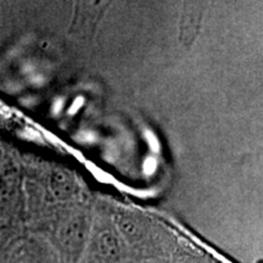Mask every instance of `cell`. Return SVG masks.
I'll use <instances>...</instances> for the list:
<instances>
[{
	"instance_id": "277c9868",
	"label": "cell",
	"mask_w": 263,
	"mask_h": 263,
	"mask_svg": "<svg viewBox=\"0 0 263 263\" xmlns=\"http://www.w3.org/2000/svg\"><path fill=\"white\" fill-rule=\"evenodd\" d=\"M6 263H61L60 258L45 238H20L10 249Z\"/></svg>"
},
{
	"instance_id": "5b68a950",
	"label": "cell",
	"mask_w": 263,
	"mask_h": 263,
	"mask_svg": "<svg viewBox=\"0 0 263 263\" xmlns=\"http://www.w3.org/2000/svg\"><path fill=\"white\" fill-rule=\"evenodd\" d=\"M209 0H185L182 21V38L190 43L195 38Z\"/></svg>"
},
{
	"instance_id": "7a4b0ae2",
	"label": "cell",
	"mask_w": 263,
	"mask_h": 263,
	"mask_svg": "<svg viewBox=\"0 0 263 263\" xmlns=\"http://www.w3.org/2000/svg\"><path fill=\"white\" fill-rule=\"evenodd\" d=\"M93 196L87 201L62 207L45 219L48 236L61 263H81L87 248Z\"/></svg>"
},
{
	"instance_id": "8992f818",
	"label": "cell",
	"mask_w": 263,
	"mask_h": 263,
	"mask_svg": "<svg viewBox=\"0 0 263 263\" xmlns=\"http://www.w3.org/2000/svg\"><path fill=\"white\" fill-rule=\"evenodd\" d=\"M167 263H216L205 252L188 242L179 241L171 254Z\"/></svg>"
},
{
	"instance_id": "52a82bcc",
	"label": "cell",
	"mask_w": 263,
	"mask_h": 263,
	"mask_svg": "<svg viewBox=\"0 0 263 263\" xmlns=\"http://www.w3.org/2000/svg\"><path fill=\"white\" fill-rule=\"evenodd\" d=\"M17 240V227L11 219L0 218V252Z\"/></svg>"
},
{
	"instance_id": "3957f363",
	"label": "cell",
	"mask_w": 263,
	"mask_h": 263,
	"mask_svg": "<svg viewBox=\"0 0 263 263\" xmlns=\"http://www.w3.org/2000/svg\"><path fill=\"white\" fill-rule=\"evenodd\" d=\"M81 263H133L114 223L111 200L93 197L89 236Z\"/></svg>"
},
{
	"instance_id": "6da1fadb",
	"label": "cell",
	"mask_w": 263,
	"mask_h": 263,
	"mask_svg": "<svg viewBox=\"0 0 263 263\" xmlns=\"http://www.w3.org/2000/svg\"><path fill=\"white\" fill-rule=\"evenodd\" d=\"M114 223L133 263H167L179 238L156 217L132 205L111 201Z\"/></svg>"
}]
</instances>
